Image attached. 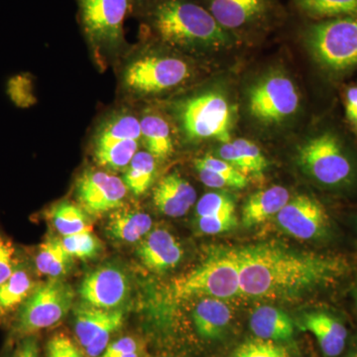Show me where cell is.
<instances>
[{
	"label": "cell",
	"mask_w": 357,
	"mask_h": 357,
	"mask_svg": "<svg viewBox=\"0 0 357 357\" xmlns=\"http://www.w3.org/2000/svg\"><path fill=\"white\" fill-rule=\"evenodd\" d=\"M234 250L239 288L245 297L295 300L345 271V263L340 258L298 252L278 244L260 243Z\"/></svg>",
	"instance_id": "6da1fadb"
},
{
	"label": "cell",
	"mask_w": 357,
	"mask_h": 357,
	"mask_svg": "<svg viewBox=\"0 0 357 357\" xmlns=\"http://www.w3.org/2000/svg\"><path fill=\"white\" fill-rule=\"evenodd\" d=\"M140 17L157 41L180 50L222 51L237 43L197 0H165Z\"/></svg>",
	"instance_id": "7a4b0ae2"
},
{
	"label": "cell",
	"mask_w": 357,
	"mask_h": 357,
	"mask_svg": "<svg viewBox=\"0 0 357 357\" xmlns=\"http://www.w3.org/2000/svg\"><path fill=\"white\" fill-rule=\"evenodd\" d=\"M299 36L324 69L342 73L357 67V16L305 20Z\"/></svg>",
	"instance_id": "3957f363"
},
{
	"label": "cell",
	"mask_w": 357,
	"mask_h": 357,
	"mask_svg": "<svg viewBox=\"0 0 357 357\" xmlns=\"http://www.w3.org/2000/svg\"><path fill=\"white\" fill-rule=\"evenodd\" d=\"M171 295L178 301L192 298L225 300L241 295L236 250L215 253L192 271L175 279L171 285Z\"/></svg>",
	"instance_id": "277c9868"
},
{
	"label": "cell",
	"mask_w": 357,
	"mask_h": 357,
	"mask_svg": "<svg viewBox=\"0 0 357 357\" xmlns=\"http://www.w3.org/2000/svg\"><path fill=\"white\" fill-rule=\"evenodd\" d=\"M74 298L73 289L60 278L37 285L18 309L13 335L22 338L58 325L69 312Z\"/></svg>",
	"instance_id": "5b68a950"
},
{
	"label": "cell",
	"mask_w": 357,
	"mask_h": 357,
	"mask_svg": "<svg viewBox=\"0 0 357 357\" xmlns=\"http://www.w3.org/2000/svg\"><path fill=\"white\" fill-rule=\"evenodd\" d=\"M230 34H264L279 25L284 9L279 0H197Z\"/></svg>",
	"instance_id": "8992f818"
},
{
	"label": "cell",
	"mask_w": 357,
	"mask_h": 357,
	"mask_svg": "<svg viewBox=\"0 0 357 357\" xmlns=\"http://www.w3.org/2000/svg\"><path fill=\"white\" fill-rule=\"evenodd\" d=\"M77 21L96 53H114L124 44V21L130 0H76Z\"/></svg>",
	"instance_id": "52a82bcc"
},
{
	"label": "cell",
	"mask_w": 357,
	"mask_h": 357,
	"mask_svg": "<svg viewBox=\"0 0 357 357\" xmlns=\"http://www.w3.org/2000/svg\"><path fill=\"white\" fill-rule=\"evenodd\" d=\"M298 163L307 176L328 187L351 182L354 167L335 134L324 132L307 140L298 150Z\"/></svg>",
	"instance_id": "ba28073f"
},
{
	"label": "cell",
	"mask_w": 357,
	"mask_h": 357,
	"mask_svg": "<svg viewBox=\"0 0 357 357\" xmlns=\"http://www.w3.org/2000/svg\"><path fill=\"white\" fill-rule=\"evenodd\" d=\"M178 117L189 139L231 141V107L220 93L208 91L188 98L181 103Z\"/></svg>",
	"instance_id": "9c48e42d"
},
{
	"label": "cell",
	"mask_w": 357,
	"mask_h": 357,
	"mask_svg": "<svg viewBox=\"0 0 357 357\" xmlns=\"http://www.w3.org/2000/svg\"><path fill=\"white\" fill-rule=\"evenodd\" d=\"M141 141L140 121L126 112L110 115L96 130L93 156L98 165L119 171L126 169L137 153Z\"/></svg>",
	"instance_id": "30bf717a"
},
{
	"label": "cell",
	"mask_w": 357,
	"mask_h": 357,
	"mask_svg": "<svg viewBox=\"0 0 357 357\" xmlns=\"http://www.w3.org/2000/svg\"><path fill=\"white\" fill-rule=\"evenodd\" d=\"M190 76V66L182 59L148 55L129 63L124 70L123 83L132 93L151 96L177 88Z\"/></svg>",
	"instance_id": "8fae6325"
},
{
	"label": "cell",
	"mask_w": 357,
	"mask_h": 357,
	"mask_svg": "<svg viewBox=\"0 0 357 357\" xmlns=\"http://www.w3.org/2000/svg\"><path fill=\"white\" fill-rule=\"evenodd\" d=\"M299 103L295 84L283 73L267 75L249 91V112L263 123L285 121L297 112Z\"/></svg>",
	"instance_id": "7c38bea8"
},
{
	"label": "cell",
	"mask_w": 357,
	"mask_h": 357,
	"mask_svg": "<svg viewBox=\"0 0 357 357\" xmlns=\"http://www.w3.org/2000/svg\"><path fill=\"white\" fill-rule=\"evenodd\" d=\"M122 310H102L89 305L74 309V331L77 340L89 357H100L109 344L112 333L123 325Z\"/></svg>",
	"instance_id": "4fadbf2b"
},
{
	"label": "cell",
	"mask_w": 357,
	"mask_h": 357,
	"mask_svg": "<svg viewBox=\"0 0 357 357\" xmlns=\"http://www.w3.org/2000/svg\"><path fill=\"white\" fill-rule=\"evenodd\" d=\"M126 192L128 188L122 178L103 171L86 170L77 180V202L93 217L121 208Z\"/></svg>",
	"instance_id": "5bb4252c"
},
{
	"label": "cell",
	"mask_w": 357,
	"mask_h": 357,
	"mask_svg": "<svg viewBox=\"0 0 357 357\" xmlns=\"http://www.w3.org/2000/svg\"><path fill=\"white\" fill-rule=\"evenodd\" d=\"M82 303L102 310H121L130 294L126 272L114 264H105L86 275L79 287Z\"/></svg>",
	"instance_id": "9a60e30c"
},
{
	"label": "cell",
	"mask_w": 357,
	"mask_h": 357,
	"mask_svg": "<svg viewBox=\"0 0 357 357\" xmlns=\"http://www.w3.org/2000/svg\"><path fill=\"white\" fill-rule=\"evenodd\" d=\"M279 227L289 236L312 241L325 234L328 225V215L318 199L299 195L290 199L276 215Z\"/></svg>",
	"instance_id": "2e32d148"
},
{
	"label": "cell",
	"mask_w": 357,
	"mask_h": 357,
	"mask_svg": "<svg viewBox=\"0 0 357 357\" xmlns=\"http://www.w3.org/2000/svg\"><path fill=\"white\" fill-rule=\"evenodd\" d=\"M137 255L148 270L161 273L177 266L183 257V249L168 230L156 229L140 241Z\"/></svg>",
	"instance_id": "e0dca14e"
},
{
	"label": "cell",
	"mask_w": 357,
	"mask_h": 357,
	"mask_svg": "<svg viewBox=\"0 0 357 357\" xmlns=\"http://www.w3.org/2000/svg\"><path fill=\"white\" fill-rule=\"evenodd\" d=\"M196 201L195 188L177 173L162 178L153 191L155 206L167 217H184Z\"/></svg>",
	"instance_id": "ac0fdd59"
},
{
	"label": "cell",
	"mask_w": 357,
	"mask_h": 357,
	"mask_svg": "<svg viewBox=\"0 0 357 357\" xmlns=\"http://www.w3.org/2000/svg\"><path fill=\"white\" fill-rule=\"evenodd\" d=\"M302 328L314 335L326 356L337 357L344 351L347 331L337 319L326 312H310L303 318Z\"/></svg>",
	"instance_id": "d6986e66"
},
{
	"label": "cell",
	"mask_w": 357,
	"mask_h": 357,
	"mask_svg": "<svg viewBox=\"0 0 357 357\" xmlns=\"http://www.w3.org/2000/svg\"><path fill=\"white\" fill-rule=\"evenodd\" d=\"M234 314L227 303L215 298H203L192 311V321L199 337L204 340L222 337L231 323Z\"/></svg>",
	"instance_id": "ffe728a7"
},
{
	"label": "cell",
	"mask_w": 357,
	"mask_h": 357,
	"mask_svg": "<svg viewBox=\"0 0 357 357\" xmlns=\"http://www.w3.org/2000/svg\"><path fill=\"white\" fill-rule=\"evenodd\" d=\"M290 194L286 188L273 185L249 197L243 210L244 227L261 225L269 218L276 217L290 201Z\"/></svg>",
	"instance_id": "44dd1931"
},
{
	"label": "cell",
	"mask_w": 357,
	"mask_h": 357,
	"mask_svg": "<svg viewBox=\"0 0 357 357\" xmlns=\"http://www.w3.org/2000/svg\"><path fill=\"white\" fill-rule=\"evenodd\" d=\"M152 225V218L146 213L119 210L110 215L107 223V232L112 239L119 243H139L151 231Z\"/></svg>",
	"instance_id": "7402d4cb"
},
{
	"label": "cell",
	"mask_w": 357,
	"mask_h": 357,
	"mask_svg": "<svg viewBox=\"0 0 357 357\" xmlns=\"http://www.w3.org/2000/svg\"><path fill=\"white\" fill-rule=\"evenodd\" d=\"M256 337L273 342H286L294 335L292 319L286 312L271 306L257 307L249 321Z\"/></svg>",
	"instance_id": "603a6c76"
},
{
	"label": "cell",
	"mask_w": 357,
	"mask_h": 357,
	"mask_svg": "<svg viewBox=\"0 0 357 357\" xmlns=\"http://www.w3.org/2000/svg\"><path fill=\"white\" fill-rule=\"evenodd\" d=\"M141 141L156 160L168 159L174 152L170 126L161 115L145 114L139 119Z\"/></svg>",
	"instance_id": "cb8c5ba5"
},
{
	"label": "cell",
	"mask_w": 357,
	"mask_h": 357,
	"mask_svg": "<svg viewBox=\"0 0 357 357\" xmlns=\"http://www.w3.org/2000/svg\"><path fill=\"white\" fill-rule=\"evenodd\" d=\"M291 7L305 20L357 16V0H291Z\"/></svg>",
	"instance_id": "d4e9b609"
},
{
	"label": "cell",
	"mask_w": 357,
	"mask_h": 357,
	"mask_svg": "<svg viewBox=\"0 0 357 357\" xmlns=\"http://www.w3.org/2000/svg\"><path fill=\"white\" fill-rule=\"evenodd\" d=\"M74 258L66 250L62 239L50 236L40 244L35 266L40 274L60 278L70 271Z\"/></svg>",
	"instance_id": "484cf974"
},
{
	"label": "cell",
	"mask_w": 357,
	"mask_h": 357,
	"mask_svg": "<svg viewBox=\"0 0 357 357\" xmlns=\"http://www.w3.org/2000/svg\"><path fill=\"white\" fill-rule=\"evenodd\" d=\"M36 286L27 268L20 263L7 280L0 284V316L20 309Z\"/></svg>",
	"instance_id": "4316f807"
},
{
	"label": "cell",
	"mask_w": 357,
	"mask_h": 357,
	"mask_svg": "<svg viewBox=\"0 0 357 357\" xmlns=\"http://www.w3.org/2000/svg\"><path fill=\"white\" fill-rule=\"evenodd\" d=\"M156 159L148 151H138L126 167L123 180L128 190L135 196L145 194L153 182Z\"/></svg>",
	"instance_id": "83f0119b"
},
{
	"label": "cell",
	"mask_w": 357,
	"mask_h": 357,
	"mask_svg": "<svg viewBox=\"0 0 357 357\" xmlns=\"http://www.w3.org/2000/svg\"><path fill=\"white\" fill-rule=\"evenodd\" d=\"M48 215L55 229L63 237L91 230L86 211L70 202H61L56 204L49 211Z\"/></svg>",
	"instance_id": "f1b7e54d"
},
{
	"label": "cell",
	"mask_w": 357,
	"mask_h": 357,
	"mask_svg": "<svg viewBox=\"0 0 357 357\" xmlns=\"http://www.w3.org/2000/svg\"><path fill=\"white\" fill-rule=\"evenodd\" d=\"M66 250L73 258L79 260H89L96 257L102 250L100 239L91 230L79 232L73 236H64L62 239Z\"/></svg>",
	"instance_id": "f546056e"
},
{
	"label": "cell",
	"mask_w": 357,
	"mask_h": 357,
	"mask_svg": "<svg viewBox=\"0 0 357 357\" xmlns=\"http://www.w3.org/2000/svg\"><path fill=\"white\" fill-rule=\"evenodd\" d=\"M227 357H291L287 347L273 340L255 337L245 340Z\"/></svg>",
	"instance_id": "4dcf8cb0"
},
{
	"label": "cell",
	"mask_w": 357,
	"mask_h": 357,
	"mask_svg": "<svg viewBox=\"0 0 357 357\" xmlns=\"http://www.w3.org/2000/svg\"><path fill=\"white\" fill-rule=\"evenodd\" d=\"M232 143L243 160L248 176L253 175L255 177L261 176L267 168L268 162L260 148L252 141L243 139V138L232 140Z\"/></svg>",
	"instance_id": "1f68e13d"
},
{
	"label": "cell",
	"mask_w": 357,
	"mask_h": 357,
	"mask_svg": "<svg viewBox=\"0 0 357 357\" xmlns=\"http://www.w3.org/2000/svg\"><path fill=\"white\" fill-rule=\"evenodd\" d=\"M229 211H236V204L229 195L223 192L204 195L196 206L197 218L211 217Z\"/></svg>",
	"instance_id": "d6a6232c"
},
{
	"label": "cell",
	"mask_w": 357,
	"mask_h": 357,
	"mask_svg": "<svg viewBox=\"0 0 357 357\" xmlns=\"http://www.w3.org/2000/svg\"><path fill=\"white\" fill-rule=\"evenodd\" d=\"M199 231L204 234H220L229 231L237 225L236 211L223 213L211 217L197 218Z\"/></svg>",
	"instance_id": "836d02e7"
},
{
	"label": "cell",
	"mask_w": 357,
	"mask_h": 357,
	"mask_svg": "<svg viewBox=\"0 0 357 357\" xmlns=\"http://www.w3.org/2000/svg\"><path fill=\"white\" fill-rule=\"evenodd\" d=\"M100 357H146V354L136 338L124 337L107 345Z\"/></svg>",
	"instance_id": "e575fe53"
},
{
	"label": "cell",
	"mask_w": 357,
	"mask_h": 357,
	"mask_svg": "<svg viewBox=\"0 0 357 357\" xmlns=\"http://www.w3.org/2000/svg\"><path fill=\"white\" fill-rule=\"evenodd\" d=\"M199 173V177L206 187L213 189H222V188H237L243 189L248 184V178H236L222 175V174L213 172L208 169L196 168Z\"/></svg>",
	"instance_id": "d590c367"
},
{
	"label": "cell",
	"mask_w": 357,
	"mask_h": 357,
	"mask_svg": "<svg viewBox=\"0 0 357 357\" xmlns=\"http://www.w3.org/2000/svg\"><path fill=\"white\" fill-rule=\"evenodd\" d=\"M47 357H84L82 352L65 333H58L47 344Z\"/></svg>",
	"instance_id": "8d00e7d4"
},
{
	"label": "cell",
	"mask_w": 357,
	"mask_h": 357,
	"mask_svg": "<svg viewBox=\"0 0 357 357\" xmlns=\"http://www.w3.org/2000/svg\"><path fill=\"white\" fill-rule=\"evenodd\" d=\"M18 264L13 243L0 234V284L7 280Z\"/></svg>",
	"instance_id": "74e56055"
},
{
	"label": "cell",
	"mask_w": 357,
	"mask_h": 357,
	"mask_svg": "<svg viewBox=\"0 0 357 357\" xmlns=\"http://www.w3.org/2000/svg\"><path fill=\"white\" fill-rule=\"evenodd\" d=\"M9 93L13 102L20 107H29L35 102L31 81L24 77H14L9 83Z\"/></svg>",
	"instance_id": "f35d334b"
},
{
	"label": "cell",
	"mask_w": 357,
	"mask_h": 357,
	"mask_svg": "<svg viewBox=\"0 0 357 357\" xmlns=\"http://www.w3.org/2000/svg\"><path fill=\"white\" fill-rule=\"evenodd\" d=\"M195 167L196 168L208 169V170L222 174V175L229 176V177L231 178H248L243 173L236 170L234 166L225 162V160L215 158V157L211 156V155H206L203 158L197 159L195 161Z\"/></svg>",
	"instance_id": "ab89813d"
},
{
	"label": "cell",
	"mask_w": 357,
	"mask_h": 357,
	"mask_svg": "<svg viewBox=\"0 0 357 357\" xmlns=\"http://www.w3.org/2000/svg\"><path fill=\"white\" fill-rule=\"evenodd\" d=\"M218 155H220V159L225 160V162L234 166L236 170H238L239 172L243 173L244 176L248 177L243 160L241 158V155H239L238 151H237L236 147L232 143V140L229 143H223L220 149H218Z\"/></svg>",
	"instance_id": "60d3db41"
},
{
	"label": "cell",
	"mask_w": 357,
	"mask_h": 357,
	"mask_svg": "<svg viewBox=\"0 0 357 357\" xmlns=\"http://www.w3.org/2000/svg\"><path fill=\"white\" fill-rule=\"evenodd\" d=\"M11 357H39L38 340L35 335L20 338Z\"/></svg>",
	"instance_id": "b9f144b4"
},
{
	"label": "cell",
	"mask_w": 357,
	"mask_h": 357,
	"mask_svg": "<svg viewBox=\"0 0 357 357\" xmlns=\"http://www.w3.org/2000/svg\"><path fill=\"white\" fill-rule=\"evenodd\" d=\"M345 114L347 121L357 129V86L347 91L345 98Z\"/></svg>",
	"instance_id": "7bdbcfd3"
},
{
	"label": "cell",
	"mask_w": 357,
	"mask_h": 357,
	"mask_svg": "<svg viewBox=\"0 0 357 357\" xmlns=\"http://www.w3.org/2000/svg\"><path fill=\"white\" fill-rule=\"evenodd\" d=\"M163 1L165 0H130L131 13H137L139 16L143 15Z\"/></svg>",
	"instance_id": "ee69618b"
},
{
	"label": "cell",
	"mask_w": 357,
	"mask_h": 357,
	"mask_svg": "<svg viewBox=\"0 0 357 357\" xmlns=\"http://www.w3.org/2000/svg\"><path fill=\"white\" fill-rule=\"evenodd\" d=\"M347 357H357V351L354 352V354H351V356H349Z\"/></svg>",
	"instance_id": "f6af8a7d"
},
{
	"label": "cell",
	"mask_w": 357,
	"mask_h": 357,
	"mask_svg": "<svg viewBox=\"0 0 357 357\" xmlns=\"http://www.w3.org/2000/svg\"><path fill=\"white\" fill-rule=\"evenodd\" d=\"M6 357H8V356H6Z\"/></svg>",
	"instance_id": "bcb514c9"
}]
</instances>
